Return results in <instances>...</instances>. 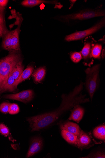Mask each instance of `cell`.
Wrapping results in <instances>:
<instances>
[{
  "label": "cell",
  "instance_id": "obj_1",
  "mask_svg": "<svg viewBox=\"0 0 105 158\" xmlns=\"http://www.w3.org/2000/svg\"><path fill=\"white\" fill-rule=\"evenodd\" d=\"M22 60L21 55L19 51L10 52L0 60V89L5 84L14 67Z\"/></svg>",
  "mask_w": 105,
  "mask_h": 158
},
{
  "label": "cell",
  "instance_id": "obj_2",
  "mask_svg": "<svg viewBox=\"0 0 105 158\" xmlns=\"http://www.w3.org/2000/svg\"><path fill=\"white\" fill-rule=\"evenodd\" d=\"M105 12L101 9H86L75 13L60 17L63 22H69L73 21H82L92 18L105 17Z\"/></svg>",
  "mask_w": 105,
  "mask_h": 158
},
{
  "label": "cell",
  "instance_id": "obj_3",
  "mask_svg": "<svg viewBox=\"0 0 105 158\" xmlns=\"http://www.w3.org/2000/svg\"><path fill=\"white\" fill-rule=\"evenodd\" d=\"M100 66V64H97L91 68H87L85 70L86 87L92 100L99 84Z\"/></svg>",
  "mask_w": 105,
  "mask_h": 158
},
{
  "label": "cell",
  "instance_id": "obj_4",
  "mask_svg": "<svg viewBox=\"0 0 105 158\" xmlns=\"http://www.w3.org/2000/svg\"><path fill=\"white\" fill-rule=\"evenodd\" d=\"M105 25V17H104L93 26L87 30L76 32L67 35L65 40L67 41L70 42L82 40L97 32L104 27Z\"/></svg>",
  "mask_w": 105,
  "mask_h": 158
},
{
  "label": "cell",
  "instance_id": "obj_5",
  "mask_svg": "<svg viewBox=\"0 0 105 158\" xmlns=\"http://www.w3.org/2000/svg\"><path fill=\"white\" fill-rule=\"evenodd\" d=\"M34 97V93L32 90L22 91L19 93L5 95L3 98L10 99L18 100L26 103L31 101Z\"/></svg>",
  "mask_w": 105,
  "mask_h": 158
},
{
  "label": "cell",
  "instance_id": "obj_6",
  "mask_svg": "<svg viewBox=\"0 0 105 158\" xmlns=\"http://www.w3.org/2000/svg\"><path fill=\"white\" fill-rule=\"evenodd\" d=\"M43 146V142L41 138L38 137L33 138L31 140L26 157H31L40 152Z\"/></svg>",
  "mask_w": 105,
  "mask_h": 158
},
{
  "label": "cell",
  "instance_id": "obj_7",
  "mask_svg": "<svg viewBox=\"0 0 105 158\" xmlns=\"http://www.w3.org/2000/svg\"><path fill=\"white\" fill-rule=\"evenodd\" d=\"M91 137L82 130H80L79 135L77 136V146L80 149L85 148L91 145Z\"/></svg>",
  "mask_w": 105,
  "mask_h": 158
},
{
  "label": "cell",
  "instance_id": "obj_8",
  "mask_svg": "<svg viewBox=\"0 0 105 158\" xmlns=\"http://www.w3.org/2000/svg\"><path fill=\"white\" fill-rule=\"evenodd\" d=\"M17 86L16 81L10 74L5 84L0 89V94L7 91L14 92L17 89Z\"/></svg>",
  "mask_w": 105,
  "mask_h": 158
},
{
  "label": "cell",
  "instance_id": "obj_9",
  "mask_svg": "<svg viewBox=\"0 0 105 158\" xmlns=\"http://www.w3.org/2000/svg\"><path fill=\"white\" fill-rule=\"evenodd\" d=\"M60 127L61 130H65L77 136L79 135L81 130L78 125L69 121L60 125Z\"/></svg>",
  "mask_w": 105,
  "mask_h": 158
},
{
  "label": "cell",
  "instance_id": "obj_10",
  "mask_svg": "<svg viewBox=\"0 0 105 158\" xmlns=\"http://www.w3.org/2000/svg\"><path fill=\"white\" fill-rule=\"evenodd\" d=\"M84 113V110L83 107L79 105L76 106L72 111L68 120L79 123L83 117Z\"/></svg>",
  "mask_w": 105,
  "mask_h": 158
},
{
  "label": "cell",
  "instance_id": "obj_11",
  "mask_svg": "<svg viewBox=\"0 0 105 158\" xmlns=\"http://www.w3.org/2000/svg\"><path fill=\"white\" fill-rule=\"evenodd\" d=\"M10 31L12 40V52L20 50L19 35L20 32V26Z\"/></svg>",
  "mask_w": 105,
  "mask_h": 158
},
{
  "label": "cell",
  "instance_id": "obj_12",
  "mask_svg": "<svg viewBox=\"0 0 105 158\" xmlns=\"http://www.w3.org/2000/svg\"><path fill=\"white\" fill-rule=\"evenodd\" d=\"M47 3L56 5L58 3L57 1H46L44 0H25L22 2V5L26 7H33L39 5Z\"/></svg>",
  "mask_w": 105,
  "mask_h": 158
},
{
  "label": "cell",
  "instance_id": "obj_13",
  "mask_svg": "<svg viewBox=\"0 0 105 158\" xmlns=\"http://www.w3.org/2000/svg\"><path fill=\"white\" fill-rule=\"evenodd\" d=\"M24 68L22 60L17 64L12 71L10 74L15 80L16 82L22 74L24 70Z\"/></svg>",
  "mask_w": 105,
  "mask_h": 158
},
{
  "label": "cell",
  "instance_id": "obj_14",
  "mask_svg": "<svg viewBox=\"0 0 105 158\" xmlns=\"http://www.w3.org/2000/svg\"><path fill=\"white\" fill-rule=\"evenodd\" d=\"M61 134L63 137L68 143L76 146L77 145V136L64 130H61Z\"/></svg>",
  "mask_w": 105,
  "mask_h": 158
},
{
  "label": "cell",
  "instance_id": "obj_15",
  "mask_svg": "<svg viewBox=\"0 0 105 158\" xmlns=\"http://www.w3.org/2000/svg\"><path fill=\"white\" fill-rule=\"evenodd\" d=\"M93 134L96 138L105 141V125L103 124L95 127L93 130Z\"/></svg>",
  "mask_w": 105,
  "mask_h": 158
},
{
  "label": "cell",
  "instance_id": "obj_16",
  "mask_svg": "<svg viewBox=\"0 0 105 158\" xmlns=\"http://www.w3.org/2000/svg\"><path fill=\"white\" fill-rule=\"evenodd\" d=\"M46 73V69L44 67H39L37 69L33 74L34 80L36 82L39 83L44 78Z\"/></svg>",
  "mask_w": 105,
  "mask_h": 158
},
{
  "label": "cell",
  "instance_id": "obj_17",
  "mask_svg": "<svg viewBox=\"0 0 105 158\" xmlns=\"http://www.w3.org/2000/svg\"><path fill=\"white\" fill-rule=\"evenodd\" d=\"M34 70V67L32 65L28 66L26 68L23 70L19 79L17 81V84L18 85L22 81L27 79L31 76Z\"/></svg>",
  "mask_w": 105,
  "mask_h": 158
},
{
  "label": "cell",
  "instance_id": "obj_18",
  "mask_svg": "<svg viewBox=\"0 0 105 158\" xmlns=\"http://www.w3.org/2000/svg\"><path fill=\"white\" fill-rule=\"evenodd\" d=\"M91 43L87 42L81 52L80 53L85 61L91 58Z\"/></svg>",
  "mask_w": 105,
  "mask_h": 158
},
{
  "label": "cell",
  "instance_id": "obj_19",
  "mask_svg": "<svg viewBox=\"0 0 105 158\" xmlns=\"http://www.w3.org/2000/svg\"><path fill=\"white\" fill-rule=\"evenodd\" d=\"M3 12L0 10V37L4 36L9 31L6 27Z\"/></svg>",
  "mask_w": 105,
  "mask_h": 158
},
{
  "label": "cell",
  "instance_id": "obj_20",
  "mask_svg": "<svg viewBox=\"0 0 105 158\" xmlns=\"http://www.w3.org/2000/svg\"><path fill=\"white\" fill-rule=\"evenodd\" d=\"M102 49L101 45L97 44L92 48L91 50L92 56L95 59H100Z\"/></svg>",
  "mask_w": 105,
  "mask_h": 158
},
{
  "label": "cell",
  "instance_id": "obj_21",
  "mask_svg": "<svg viewBox=\"0 0 105 158\" xmlns=\"http://www.w3.org/2000/svg\"><path fill=\"white\" fill-rule=\"evenodd\" d=\"M0 133L6 137H8L10 140L13 141L9 129L3 123L0 124Z\"/></svg>",
  "mask_w": 105,
  "mask_h": 158
},
{
  "label": "cell",
  "instance_id": "obj_22",
  "mask_svg": "<svg viewBox=\"0 0 105 158\" xmlns=\"http://www.w3.org/2000/svg\"><path fill=\"white\" fill-rule=\"evenodd\" d=\"M71 59L75 63L79 62L82 59V56L80 52H75L71 54Z\"/></svg>",
  "mask_w": 105,
  "mask_h": 158
},
{
  "label": "cell",
  "instance_id": "obj_23",
  "mask_svg": "<svg viewBox=\"0 0 105 158\" xmlns=\"http://www.w3.org/2000/svg\"><path fill=\"white\" fill-rule=\"evenodd\" d=\"M82 158H105V153L103 152L98 151L92 153L88 156Z\"/></svg>",
  "mask_w": 105,
  "mask_h": 158
},
{
  "label": "cell",
  "instance_id": "obj_24",
  "mask_svg": "<svg viewBox=\"0 0 105 158\" xmlns=\"http://www.w3.org/2000/svg\"><path fill=\"white\" fill-rule=\"evenodd\" d=\"M11 104L10 103L7 102L2 103L0 105V111L5 114H7L9 113Z\"/></svg>",
  "mask_w": 105,
  "mask_h": 158
},
{
  "label": "cell",
  "instance_id": "obj_25",
  "mask_svg": "<svg viewBox=\"0 0 105 158\" xmlns=\"http://www.w3.org/2000/svg\"><path fill=\"white\" fill-rule=\"evenodd\" d=\"M20 111V108L18 105L13 103L11 104L9 109V113L11 114H18Z\"/></svg>",
  "mask_w": 105,
  "mask_h": 158
},
{
  "label": "cell",
  "instance_id": "obj_26",
  "mask_svg": "<svg viewBox=\"0 0 105 158\" xmlns=\"http://www.w3.org/2000/svg\"><path fill=\"white\" fill-rule=\"evenodd\" d=\"M7 0H0V10L3 11L8 2Z\"/></svg>",
  "mask_w": 105,
  "mask_h": 158
}]
</instances>
